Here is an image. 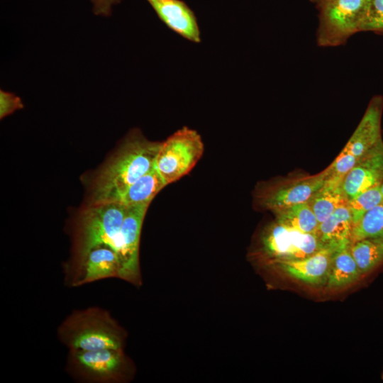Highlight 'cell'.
I'll list each match as a JSON object with an SVG mask.
<instances>
[{
    "mask_svg": "<svg viewBox=\"0 0 383 383\" xmlns=\"http://www.w3.org/2000/svg\"><path fill=\"white\" fill-rule=\"evenodd\" d=\"M161 143L140 133L130 134L96 174L89 204L119 202L126 190L153 167Z\"/></svg>",
    "mask_w": 383,
    "mask_h": 383,
    "instance_id": "1",
    "label": "cell"
},
{
    "mask_svg": "<svg viewBox=\"0 0 383 383\" xmlns=\"http://www.w3.org/2000/svg\"><path fill=\"white\" fill-rule=\"evenodd\" d=\"M126 211L121 202L89 204L82 210L74 228L72 256L63 267L66 285L72 287L85 257L94 248L108 246L119 257Z\"/></svg>",
    "mask_w": 383,
    "mask_h": 383,
    "instance_id": "2",
    "label": "cell"
},
{
    "mask_svg": "<svg viewBox=\"0 0 383 383\" xmlns=\"http://www.w3.org/2000/svg\"><path fill=\"white\" fill-rule=\"evenodd\" d=\"M68 350H123L126 333L107 310L91 306L70 313L57 329Z\"/></svg>",
    "mask_w": 383,
    "mask_h": 383,
    "instance_id": "3",
    "label": "cell"
},
{
    "mask_svg": "<svg viewBox=\"0 0 383 383\" xmlns=\"http://www.w3.org/2000/svg\"><path fill=\"white\" fill-rule=\"evenodd\" d=\"M65 370L81 383H121L131 375V365L123 350H69Z\"/></svg>",
    "mask_w": 383,
    "mask_h": 383,
    "instance_id": "4",
    "label": "cell"
},
{
    "mask_svg": "<svg viewBox=\"0 0 383 383\" xmlns=\"http://www.w3.org/2000/svg\"><path fill=\"white\" fill-rule=\"evenodd\" d=\"M203 152L200 135L194 129L183 127L162 142L155 167L167 185L188 174Z\"/></svg>",
    "mask_w": 383,
    "mask_h": 383,
    "instance_id": "5",
    "label": "cell"
},
{
    "mask_svg": "<svg viewBox=\"0 0 383 383\" xmlns=\"http://www.w3.org/2000/svg\"><path fill=\"white\" fill-rule=\"evenodd\" d=\"M381 114L379 101L371 103L345 147L329 165L331 175L343 179L357 162L382 139Z\"/></svg>",
    "mask_w": 383,
    "mask_h": 383,
    "instance_id": "6",
    "label": "cell"
},
{
    "mask_svg": "<svg viewBox=\"0 0 383 383\" xmlns=\"http://www.w3.org/2000/svg\"><path fill=\"white\" fill-rule=\"evenodd\" d=\"M323 247L316 234L301 233L276 221L261 237L262 250L271 262L302 259Z\"/></svg>",
    "mask_w": 383,
    "mask_h": 383,
    "instance_id": "7",
    "label": "cell"
},
{
    "mask_svg": "<svg viewBox=\"0 0 383 383\" xmlns=\"http://www.w3.org/2000/svg\"><path fill=\"white\" fill-rule=\"evenodd\" d=\"M329 166L314 175H301L278 181L260 192V204L273 213L291 206L307 202L325 183Z\"/></svg>",
    "mask_w": 383,
    "mask_h": 383,
    "instance_id": "8",
    "label": "cell"
},
{
    "mask_svg": "<svg viewBox=\"0 0 383 383\" xmlns=\"http://www.w3.org/2000/svg\"><path fill=\"white\" fill-rule=\"evenodd\" d=\"M149 204L126 206L120 233L119 279L134 285L141 284L139 247L141 229Z\"/></svg>",
    "mask_w": 383,
    "mask_h": 383,
    "instance_id": "9",
    "label": "cell"
},
{
    "mask_svg": "<svg viewBox=\"0 0 383 383\" xmlns=\"http://www.w3.org/2000/svg\"><path fill=\"white\" fill-rule=\"evenodd\" d=\"M368 0H327L322 2L325 28L334 37H343L361 30Z\"/></svg>",
    "mask_w": 383,
    "mask_h": 383,
    "instance_id": "10",
    "label": "cell"
},
{
    "mask_svg": "<svg viewBox=\"0 0 383 383\" xmlns=\"http://www.w3.org/2000/svg\"><path fill=\"white\" fill-rule=\"evenodd\" d=\"M383 183V142L382 139L346 173L343 188L350 199Z\"/></svg>",
    "mask_w": 383,
    "mask_h": 383,
    "instance_id": "11",
    "label": "cell"
},
{
    "mask_svg": "<svg viewBox=\"0 0 383 383\" xmlns=\"http://www.w3.org/2000/svg\"><path fill=\"white\" fill-rule=\"evenodd\" d=\"M158 18L170 30L186 40L201 42L200 29L194 12L182 0H146Z\"/></svg>",
    "mask_w": 383,
    "mask_h": 383,
    "instance_id": "12",
    "label": "cell"
},
{
    "mask_svg": "<svg viewBox=\"0 0 383 383\" xmlns=\"http://www.w3.org/2000/svg\"><path fill=\"white\" fill-rule=\"evenodd\" d=\"M337 250L323 246L313 254L299 260L272 262L289 276L311 285L326 282L331 261Z\"/></svg>",
    "mask_w": 383,
    "mask_h": 383,
    "instance_id": "13",
    "label": "cell"
},
{
    "mask_svg": "<svg viewBox=\"0 0 383 383\" xmlns=\"http://www.w3.org/2000/svg\"><path fill=\"white\" fill-rule=\"evenodd\" d=\"M121 262L118 254L108 246L96 247L85 257L72 287L105 279L119 278Z\"/></svg>",
    "mask_w": 383,
    "mask_h": 383,
    "instance_id": "14",
    "label": "cell"
},
{
    "mask_svg": "<svg viewBox=\"0 0 383 383\" xmlns=\"http://www.w3.org/2000/svg\"><path fill=\"white\" fill-rule=\"evenodd\" d=\"M353 223L347 206L332 213L319 224L316 235L323 246L335 250L351 244Z\"/></svg>",
    "mask_w": 383,
    "mask_h": 383,
    "instance_id": "15",
    "label": "cell"
},
{
    "mask_svg": "<svg viewBox=\"0 0 383 383\" xmlns=\"http://www.w3.org/2000/svg\"><path fill=\"white\" fill-rule=\"evenodd\" d=\"M343 179L329 174L323 185L307 201L319 224L340 207L348 205L343 188Z\"/></svg>",
    "mask_w": 383,
    "mask_h": 383,
    "instance_id": "16",
    "label": "cell"
},
{
    "mask_svg": "<svg viewBox=\"0 0 383 383\" xmlns=\"http://www.w3.org/2000/svg\"><path fill=\"white\" fill-rule=\"evenodd\" d=\"M166 186L155 167L135 181L123 194L120 201L126 206L149 204L158 192Z\"/></svg>",
    "mask_w": 383,
    "mask_h": 383,
    "instance_id": "17",
    "label": "cell"
},
{
    "mask_svg": "<svg viewBox=\"0 0 383 383\" xmlns=\"http://www.w3.org/2000/svg\"><path fill=\"white\" fill-rule=\"evenodd\" d=\"M350 246L343 247L335 252L326 280L328 287H345L362 275L350 252Z\"/></svg>",
    "mask_w": 383,
    "mask_h": 383,
    "instance_id": "18",
    "label": "cell"
},
{
    "mask_svg": "<svg viewBox=\"0 0 383 383\" xmlns=\"http://www.w3.org/2000/svg\"><path fill=\"white\" fill-rule=\"evenodd\" d=\"M278 223L304 233L316 234L319 223L308 202L295 204L274 213Z\"/></svg>",
    "mask_w": 383,
    "mask_h": 383,
    "instance_id": "19",
    "label": "cell"
},
{
    "mask_svg": "<svg viewBox=\"0 0 383 383\" xmlns=\"http://www.w3.org/2000/svg\"><path fill=\"white\" fill-rule=\"evenodd\" d=\"M350 250L362 275L383 262V239L358 240L351 243Z\"/></svg>",
    "mask_w": 383,
    "mask_h": 383,
    "instance_id": "20",
    "label": "cell"
},
{
    "mask_svg": "<svg viewBox=\"0 0 383 383\" xmlns=\"http://www.w3.org/2000/svg\"><path fill=\"white\" fill-rule=\"evenodd\" d=\"M368 238L383 239V201L353 226L351 243Z\"/></svg>",
    "mask_w": 383,
    "mask_h": 383,
    "instance_id": "21",
    "label": "cell"
},
{
    "mask_svg": "<svg viewBox=\"0 0 383 383\" xmlns=\"http://www.w3.org/2000/svg\"><path fill=\"white\" fill-rule=\"evenodd\" d=\"M380 186L372 187L349 199L348 208L353 226L357 224L370 210L383 201Z\"/></svg>",
    "mask_w": 383,
    "mask_h": 383,
    "instance_id": "22",
    "label": "cell"
},
{
    "mask_svg": "<svg viewBox=\"0 0 383 383\" xmlns=\"http://www.w3.org/2000/svg\"><path fill=\"white\" fill-rule=\"evenodd\" d=\"M383 30V0H368L361 30Z\"/></svg>",
    "mask_w": 383,
    "mask_h": 383,
    "instance_id": "23",
    "label": "cell"
},
{
    "mask_svg": "<svg viewBox=\"0 0 383 383\" xmlns=\"http://www.w3.org/2000/svg\"><path fill=\"white\" fill-rule=\"evenodd\" d=\"M23 108V104L20 97L11 92L6 91L2 89L0 91L1 119Z\"/></svg>",
    "mask_w": 383,
    "mask_h": 383,
    "instance_id": "24",
    "label": "cell"
},
{
    "mask_svg": "<svg viewBox=\"0 0 383 383\" xmlns=\"http://www.w3.org/2000/svg\"><path fill=\"white\" fill-rule=\"evenodd\" d=\"M93 4L94 14L107 16L111 13L112 6L121 0H90Z\"/></svg>",
    "mask_w": 383,
    "mask_h": 383,
    "instance_id": "25",
    "label": "cell"
},
{
    "mask_svg": "<svg viewBox=\"0 0 383 383\" xmlns=\"http://www.w3.org/2000/svg\"><path fill=\"white\" fill-rule=\"evenodd\" d=\"M380 188H381L382 194L383 196V183L381 184Z\"/></svg>",
    "mask_w": 383,
    "mask_h": 383,
    "instance_id": "26",
    "label": "cell"
},
{
    "mask_svg": "<svg viewBox=\"0 0 383 383\" xmlns=\"http://www.w3.org/2000/svg\"><path fill=\"white\" fill-rule=\"evenodd\" d=\"M321 1H322V2H323V1H327V0H321Z\"/></svg>",
    "mask_w": 383,
    "mask_h": 383,
    "instance_id": "27",
    "label": "cell"
},
{
    "mask_svg": "<svg viewBox=\"0 0 383 383\" xmlns=\"http://www.w3.org/2000/svg\"><path fill=\"white\" fill-rule=\"evenodd\" d=\"M382 379H383V373H382Z\"/></svg>",
    "mask_w": 383,
    "mask_h": 383,
    "instance_id": "28",
    "label": "cell"
}]
</instances>
